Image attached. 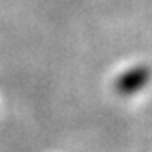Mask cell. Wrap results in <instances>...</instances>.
Returning <instances> with one entry per match:
<instances>
[{"label":"cell","instance_id":"cell-1","mask_svg":"<svg viewBox=\"0 0 152 152\" xmlns=\"http://www.w3.org/2000/svg\"><path fill=\"white\" fill-rule=\"evenodd\" d=\"M151 78H152L151 68L139 64V66L130 68V69H127L125 73H122L115 80V88L122 95H132V93H137L139 90H142L147 83L151 81Z\"/></svg>","mask_w":152,"mask_h":152}]
</instances>
